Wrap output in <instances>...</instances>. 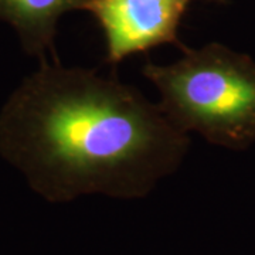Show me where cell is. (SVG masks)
I'll return each instance as SVG.
<instances>
[{
    "instance_id": "cell-1",
    "label": "cell",
    "mask_w": 255,
    "mask_h": 255,
    "mask_svg": "<svg viewBox=\"0 0 255 255\" xmlns=\"http://www.w3.org/2000/svg\"><path fill=\"white\" fill-rule=\"evenodd\" d=\"M190 137L136 88L40 63L0 111V156L48 201L137 199L182 166Z\"/></svg>"
},
{
    "instance_id": "cell-2",
    "label": "cell",
    "mask_w": 255,
    "mask_h": 255,
    "mask_svg": "<svg viewBox=\"0 0 255 255\" xmlns=\"http://www.w3.org/2000/svg\"><path fill=\"white\" fill-rule=\"evenodd\" d=\"M143 75L160 94L174 127L233 150L255 142V61L220 44L186 50L169 65L147 63Z\"/></svg>"
},
{
    "instance_id": "cell-3",
    "label": "cell",
    "mask_w": 255,
    "mask_h": 255,
    "mask_svg": "<svg viewBox=\"0 0 255 255\" xmlns=\"http://www.w3.org/2000/svg\"><path fill=\"white\" fill-rule=\"evenodd\" d=\"M190 0H87L105 31L107 60L125 57L164 43H176L177 27Z\"/></svg>"
},
{
    "instance_id": "cell-4",
    "label": "cell",
    "mask_w": 255,
    "mask_h": 255,
    "mask_svg": "<svg viewBox=\"0 0 255 255\" xmlns=\"http://www.w3.org/2000/svg\"><path fill=\"white\" fill-rule=\"evenodd\" d=\"M87 0H0V20L17 31L23 50L47 63L54 53L55 24L58 17L71 9L84 7ZM58 61V60H57Z\"/></svg>"
}]
</instances>
